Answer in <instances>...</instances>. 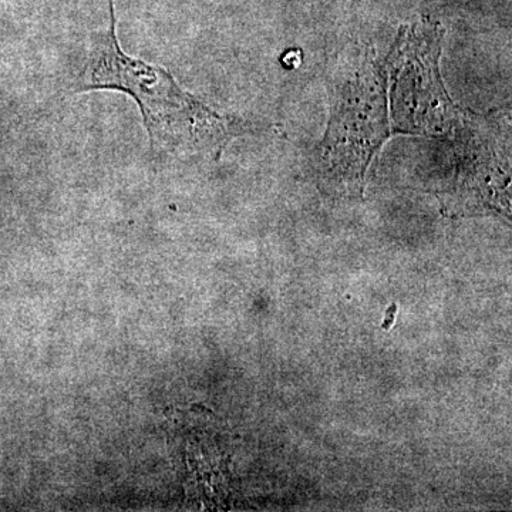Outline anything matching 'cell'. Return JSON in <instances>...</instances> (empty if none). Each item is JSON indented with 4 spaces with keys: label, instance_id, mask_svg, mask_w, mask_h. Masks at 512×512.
<instances>
[{
    "label": "cell",
    "instance_id": "cell-1",
    "mask_svg": "<svg viewBox=\"0 0 512 512\" xmlns=\"http://www.w3.org/2000/svg\"><path fill=\"white\" fill-rule=\"evenodd\" d=\"M109 10V26L90 37L82 67L69 84L70 93L114 90L130 96L141 111L153 158L218 161L234 138L255 128L212 109L164 67L127 55L117 39L114 0H109Z\"/></svg>",
    "mask_w": 512,
    "mask_h": 512
},
{
    "label": "cell",
    "instance_id": "cell-2",
    "mask_svg": "<svg viewBox=\"0 0 512 512\" xmlns=\"http://www.w3.org/2000/svg\"><path fill=\"white\" fill-rule=\"evenodd\" d=\"M383 86L372 66L343 87L335 101L323 160L346 177L362 178L373 153L387 137Z\"/></svg>",
    "mask_w": 512,
    "mask_h": 512
}]
</instances>
